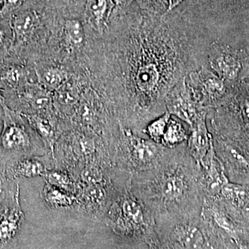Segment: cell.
Returning <instances> with one entry per match:
<instances>
[{"label": "cell", "mask_w": 249, "mask_h": 249, "mask_svg": "<svg viewBox=\"0 0 249 249\" xmlns=\"http://www.w3.org/2000/svg\"><path fill=\"white\" fill-rule=\"evenodd\" d=\"M106 152L101 136L83 127H71L55 144V168L70 171L91 163L106 165Z\"/></svg>", "instance_id": "obj_1"}, {"label": "cell", "mask_w": 249, "mask_h": 249, "mask_svg": "<svg viewBox=\"0 0 249 249\" xmlns=\"http://www.w3.org/2000/svg\"><path fill=\"white\" fill-rule=\"evenodd\" d=\"M1 107L4 118L0 133V160L6 168L23 157L47 153L25 117L10 109L6 103Z\"/></svg>", "instance_id": "obj_2"}, {"label": "cell", "mask_w": 249, "mask_h": 249, "mask_svg": "<svg viewBox=\"0 0 249 249\" xmlns=\"http://www.w3.org/2000/svg\"><path fill=\"white\" fill-rule=\"evenodd\" d=\"M105 219L114 232L122 235H138L146 225L143 206L126 189L114 198Z\"/></svg>", "instance_id": "obj_3"}, {"label": "cell", "mask_w": 249, "mask_h": 249, "mask_svg": "<svg viewBox=\"0 0 249 249\" xmlns=\"http://www.w3.org/2000/svg\"><path fill=\"white\" fill-rule=\"evenodd\" d=\"M186 83L192 97L202 109L222 99L227 90L224 82L204 66L187 73Z\"/></svg>", "instance_id": "obj_4"}, {"label": "cell", "mask_w": 249, "mask_h": 249, "mask_svg": "<svg viewBox=\"0 0 249 249\" xmlns=\"http://www.w3.org/2000/svg\"><path fill=\"white\" fill-rule=\"evenodd\" d=\"M78 184L76 196L77 206L75 211L83 216L98 220L106 216L109 206L114 199L108 183L100 184Z\"/></svg>", "instance_id": "obj_5"}, {"label": "cell", "mask_w": 249, "mask_h": 249, "mask_svg": "<svg viewBox=\"0 0 249 249\" xmlns=\"http://www.w3.org/2000/svg\"><path fill=\"white\" fill-rule=\"evenodd\" d=\"M39 22L38 15L34 10H18L10 16L9 24L12 32L10 55L22 60L25 49L38 27Z\"/></svg>", "instance_id": "obj_6"}, {"label": "cell", "mask_w": 249, "mask_h": 249, "mask_svg": "<svg viewBox=\"0 0 249 249\" xmlns=\"http://www.w3.org/2000/svg\"><path fill=\"white\" fill-rule=\"evenodd\" d=\"M22 115L40 139L46 152L54 158L55 144L62 134L68 129L65 121L60 119L55 111L43 114Z\"/></svg>", "instance_id": "obj_7"}, {"label": "cell", "mask_w": 249, "mask_h": 249, "mask_svg": "<svg viewBox=\"0 0 249 249\" xmlns=\"http://www.w3.org/2000/svg\"><path fill=\"white\" fill-rule=\"evenodd\" d=\"M167 109L173 114L193 126L206 109L196 105L186 86V76L179 80L165 98Z\"/></svg>", "instance_id": "obj_8"}, {"label": "cell", "mask_w": 249, "mask_h": 249, "mask_svg": "<svg viewBox=\"0 0 249 249\" xmlns=\"http://www.w3.org/2000/svg\"><path fill=\"white\" fill-rule=\"evenodd\" d=\"M121 132L120 148L131 168H143L155 160L157 147L153 142L137 137L129 129H124Z\"/></svg>", "instance_id": "obj_9"}, {"label": "cell", "mask_w": 249, "mask_h": 249, "mask_svg": "<svg viewBox=\"0 0 249 249\" xmlns=\"http://www.w3.org/2000/svg\"><path fill=\"white\" fill-rule=\"evenodd\" d=\"M55 168V160L48 153L27 156L6 165V175L15 180L19 178H44Z\"/></svg>", "instance_id": "obj_10"}, {"label": "cell", "mask_w": 249, "mask_h": 249, "mask_svg": "<svg viewBox=\"0 0 249 249\" xmlns=\"http://www.w3.org/2000/svg\"><path fill=\"white\" fill-rule=\"evenodd\" d=\"M208 59L210 67L223 81H234L241 69L240 59L225 46L214 42L209 45Z\"/></svg>", "instance_id": "obj_11"}, {"label": "cell", "mask_w": 249, "mask_h": 249, "mask_svg": "<svg viewBox=\"0 0 249 249\" xmlns=\"http://www.w3.org/2000/svg\"><path fill=\"white\" fill-rule=\"evenodd\" d=\"M114 6V0H88L85 8L87 22L93 30L103 34L107 28Z\"/></svg>", "instance_id": "obj_12"}, {"label": "cell", "mask_w": 249, "mask_h": 249, "mask_svg": "<svg viewBox=\"0 0 249 249\" xmlns=\"http://www.w3.org/2000/svg\"><path fill=\"white\" fill-rule=\"evenodd\" d=\"M25 216L18 200L0 218V249L14 240L20 231Z\"/></svg>", "instance_id": "obj_13"}, {"label": "cell", "mask_w": 249, "mask_h": 249, "mask_svg": "<svg viewBox=\"0 0 249 249\" xmlns=\"http://www.w3.org/2000/svg\"><path fill=\"white\" fill-rule=\"evenodd\" d=\"M206 111L199 116L192 126V132L188 137L190 150L196 160L200 161L204 160L213 145L212 137L208 132L206 124Z\"/></svg>", "instance_id": "obj_14"}, {"label": "cell", "mask_w": 249, "mask_h": 249, "mask_svg": "<svg viewBox=\"0 0 249 249\" xmlns=\"http://www.w3.org/2000/svg\"><path fill=\"white\" fill-rule=\"evenodd\" d=\"M42 196L45 204L50 209L60 211H75L77 199L75 195L68 193L45 182L42 188Z\"/></svg>", "instance_id": "obj_15"}, {"label": "cell", "mask_w": 249, "mask_h": 249, "mask_svg": "<svg viewBox=\"0 0 249 249\" xmlns=\"http://www.w3.org/2000/svg\"><path fill=\"white\" fill-rule=\"evenodd\" d=\"M35 74L37 83L52 93L71 77L65 67L59 65L36 67Z\"/></svg>", "instance_id": "obj_16"}, {"label": "cell", "mask_w": 249, "mask_h": 249, "mask_svg": "<svg viewBox=\"0 0 249 249\" xmlns=\"http://www.w3.org/2000/svg\"><path fill=\"white\" fill-rule=\"evenodd\" d=\"M201 163L206 170V184L209 190L213 192H221L229 181L223 171L222 165L214 155L213 145Z\"/></svg>", "instance_id": "obj_17"}, {"label": "cell", "mask_w": 249, "mask_h": 249, "mask_svg": "<svg viewBox=\"0 0 249 249\" xmlns=\"http://www.w3.org/2000/svg\"><path fill=\"white\" fill-rule=\"evenodd\" d=\"M173 237L182 249L204 248V236L200 230L194 226H178L174 230Z\"/></svg>", "instance_id": "obj_18"}, {"label": "cell", "mask_w": 249, "mask_h": 249, "mask_svg": "<svg viewBox=\"0 0 249 249\" xmlns=\"http://www.w3.org/2000/svg\"><path fill=\"white\" fill-rule=\"evenodd\" d=\"M62 37L65 47L70 52L81 49L85 40L83 23L75 18L67 19L62 27Z\"/></svg>", "instance_id": "obj_19"}, {"label": "cell", "mask_w": 249, "mask_h": 249, "mask_svg": "<svg viewBox=\"0 0 249 249\" xmlns=\"http://www.w3.org/2000/svg\"><path fill=\"white\" fill-rule=\"evenodd\" d=\"M19 194L18 180L7 177L0 180V218L16 201L19 200Z\"/></svg>", "instance_id": "obj_20"}, {"label": "cell", "mask_w": 249, "mask_h": 249, "mask_svg": "<svg viewBox=\"0 0 249 249\" xmlns=\"http://www.w3.org/2000/svg\"><path fill=\"white\" fill-rule=\"evenodd\" d=\"M44 178L45 182L76 196L78 184L76 180L68 170L53 168L47 173Z\"/></svg>", "instance_id": "obj_21"}, {"label": "cell", "mask_w": 249, "mask_h": 249, "mask_svg": "<svg viewBox=\"0 0 249 249\" xmlns=\"http://www.w3.org/2000/svg\"><path fill=\"white\" fill-rule=\"evenodd\" d=\"M160 194L167 201H176L183 196L186 185L183 178L178 175L165 177L160 182Z\"/></svg>", "instance_id": "obj_22"}, {"label": "cell", "mask_w": 249, "mask_h": 249, "mask_svg": "<svg viewBox=\"0 0 249 249\" xmlns=\"http://www.w3.org/2000/svg\"><path fill=\"white\" fill-rule=\"evenodd\" d=\"M222 196L237 207L243 208L249 201V188L228 182L222 190Z\"/></svg>", "instance_id": "obj_23"}, {"label": "cell", "mask_w": 249, "mask_h": 249, "mask_svg": "<svg viewBox=\"0 0 249 249\" xmlns=\"http://www.w3.org/2000/svg\"><path fill=\"white\" fill-rule=\"evenodd\" d=\"M188 137V134L182 124L170 118L161 142L166 146L173 147L184 142Z\"/></svg>", "instance_id": "obj_24"}, {"label": "cell", "mask_w": 249, "mask_h": 249, "mask_svg": "<svg viewBox=\"0 0 249 249\" xmlns=\"http://www.w3.org/2000/svg\"><path fill=\"white\" fill-rule=\"evenodd\" d=\"M170 116L171 115L168 111H165L164 114L150 123L147 126L146 128L144 129L145 133L147 134L153 142H161L168 121L170 120Z\"/></svg>", "instance_id": "obj_25"}, {"label": "cell", "mask_w": 249, "mask_h": 249, "mask_svg": "<svg viewBox=\"0 0 249 249\" xmlns=\"http://www.w3.org/2000/svg\"><path fill=\"white\" fill-rule=\"evenodd\" d=\"M12 43V32L9 22L0 20V60L9 55Z\"/></svg>", "instance_id": "obj_26"}, {"label": "cell", "mask_w": 249, "mask_h": 249, "mask_svg": "<svg viewBox=\"0 0 249 249\" xmlns=\"http://www.w3.org/2000/svg\"><path fill=\"white\" fill-rule=\"evenodd\" d=\"M211 213H212V217L214 222L219 227L232 235L235 233L233 225L225 214L214 209L211 210Z\"/></svg>", "instance_id": "obj_27"}, {"label": "cell", "mask_w": 249, "mask_h": 249, "mask_svg": "<svg viewBox=\"0 0 249 249\" xmlns=\"http://www.w3.org/2000/svg\"><path fill=\"white\" fill-rule=\"evenodd\" d=\"M27 0H4V7L0 13V17L4 18L18 11Z\"/></svg>", "instance_id": "obj_28"}, {"label": "cell", "mask_w": 249, "mask_h": 249, "mask_svg": "<svg viewBox=\"0 0 249 249\" xmlns=\"http://www.w3.org/2000/svg\"><path fill=\"white\" fill-rule=\"evenodd\" d=\"M199 8L202 7L205 11L212 12V11H217L220 6H222L224 1L228 0H196Z\"/></svg>", "instance_id": "obj_29"}, {"label": "cell", "mask_w": 249, "mask_h": 249, "mask_svg": "<svg viewBox=\"0 0 249 249\" xmlns=\"http://www.w3.org/2000/svg\"><path fill=\"white\" fill-rule=\"evenodd\" d=\"M147 1H152V4L150 9L155 10V11H157V1H160V4L163 5V1H162V0H147ZM165 1H167V6H168V10H167L166 14H165L166 15L171 12L172 10L175 9L177 6H178L180 3L182 2L184 0H165Z\"/></svg>", "instance_id": "obj_30"}, {"label": "cell", "mask_w": 249, "mask_h": 249, "mask_svg": "<svg viewBox=\"0 0 249 249\" xmlns=\"http://www.w3.org/2000/svg\"><path fill=\"white\" fill-rule=\"evenodd\" d=\"M242 114L246 124L249 126V101L246 99L243 101L242 104Z\"/></svg>", "instance_id": "obj_31"}, {"label": "cell", "mask_w": 249, "mask_h": 249, "mask_svg": "<svg viewBox=\"0 0 249 249\" xmlns=\"http://www.w3.org/2000/svg\"><path fill=\"white\" fill-rule=\"evenodd\" d=\"M231 153L232 157H233L236 160H237V161H238L239 163L245 165V167H247V168L249 169V163L247 161V160H246L245 159L240 155V153H238V152L236 151L235 150H234V149H231Z\"/></svg>", "instance_id": "obj_32"}, {"label": "cell", "mask_w": 249, "mask_h": 249, "mask_svg": "<svg viewBox=\"0 0 249 249\" xmlns=\"http://www.w3.org/2000/svg\"><path fill=\"white\" fill-rule=\"evenodd\" d=\"M6 177V165L0 160V180Z\"/></svg>", "instance_id": "obj_33"}, {"label": "cell", "mask_w": 249, "mask_h": 249, "mask_svg": "<svg viewBox=\"0 0 249 249\" xmlns=\"http://www.w3.org/2000/svg\"><path fill=\"white\" fill-rule=\"evenodd\" d=\"M3 118H4V110L0 105V133H1L3 127Z\"/></svg>", "instance_id": "obj_34"}, {"label": "cell", "mask_w": 249, "mask_h": 249, "mask_svg": "<svg viewBox=\"0 0 249 249\" xmlns=\"http://www.w3.org/2000/svg\"><path fill=\"white\" fill-rule=\"evenodd\" d=\"M237 245L240 249H249V246L248 245H243V244L238 243V242H237Z\"/></svg>", "instance_id": "obj_35"}, {"label": "cell", "mask_w": 249, "mask_h": 249, "mask_svg": "<svg viewBox=\"0 0 249 249\" xmlns=\"http://www.w3.org/2000/svg\"><path fill=\"white\" fill-rule=\"evenodd\" d=\"M244 211L249 215V201L247 203V204L245 205L243 207Z\"/></svg>", "instance_id": "obj_36"}, {"label": "cell", "mask_w": 249, "mask_h": 249, "mask_svg": "<svg viewBox=\"0 0 249 249\" xmlns=\"http://www.w3.org/2000/svg\"><path fill=\"white\" fill-rule=\"evenodd\" d=\"M5 101L4 98L3 97L2 94H1V93L0 92V105L1 106H2L3 104H4Z\"/></svg>", "instance_id": "obj_37"}, {"label": "cell", "mask_w": 249, "mask_h": 249, "mask_svg": "<svg viewBox=\"0 0 249 249\" xmlns=\"http://www.w3.org/2000/svg\"><path fill=\"white\" fill-rule=\"evenodd\" d=\"M4 0H0V13L2 11L3 7H4Z\"/></svg>", "instance_id": "obj_38"}]
</instances>
